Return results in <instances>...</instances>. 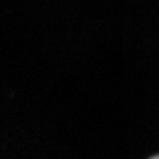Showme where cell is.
I'll use <instances>...</instances> for the list:
<instances>
[{"label":"cell","mask_w":159,"mask_h":159,"mask_svg":"<svg viewBox=\"0 0 159 159\" xmlns=\"http://www.w3.org/2000/svg\"><path fill=\"white\" fill-rule=\"evenodd\" d=\"M157 158H159V155H158V157H157Z\"/></svg>","instance_id":"cell-1"}]
</instances>
